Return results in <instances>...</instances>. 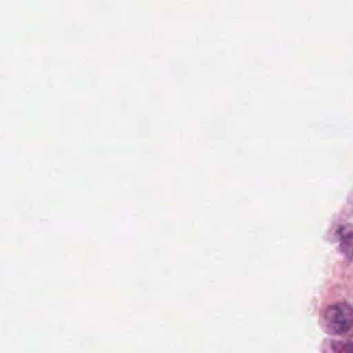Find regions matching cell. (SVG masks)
I'll return each instance as SVG.
<instances>
[{
  "label": "cell",
  "instance_id": "2",
  "mask_svg": "<svg viewBox=\"0 0 353 353\" xmlns=\"http://www.w3.org/2000/svg\"><path fill=\"white\" fill-rule=\"evenodd\" d=\"M339 252L349 261H353V232L345 234L339 243Z\"/></svg>",
  "mask_w": 353,
  "mask_h": 353
},
{
  "label": "cell",
  "instance_id": "3",
  "mask_svg": "<svg viewBox=\"0 0 353 353\" xmlns=\"http://www.w3.org/2000/svg\"><path fill=\"white\" fill-rule=\"evenodd\" d=\"M334 353H353V334L342 341H334L331 343Z\"/></svg>",
  "mask_w": 353,
  "mask_h": 353
},
{
  "label": "cell",
  "instance_id": "1",
  "mask_svg": "<svg viewBox=\"0 0 353 353\" xmlns=\"http://www.w3.org/2000/svg\"><path fill=\"white\" fill-rule=\"evenodd\" d=\"M321 325L330 335H347L353 330V306L345 302L327 306L321 314Z\"/></svg>",
  "mask_w": 353,
  "mask_h": 353
}]
</instances>
